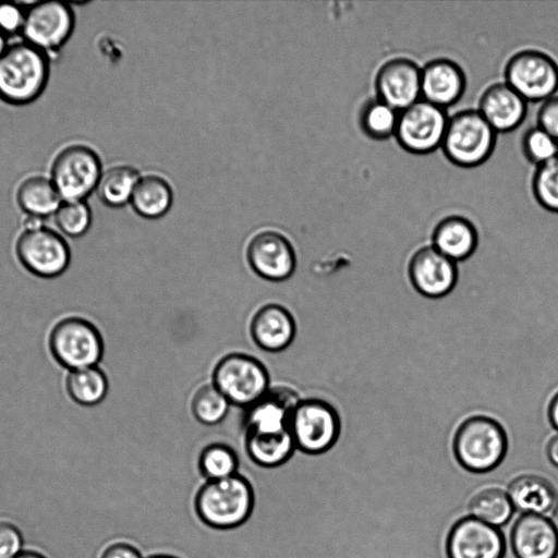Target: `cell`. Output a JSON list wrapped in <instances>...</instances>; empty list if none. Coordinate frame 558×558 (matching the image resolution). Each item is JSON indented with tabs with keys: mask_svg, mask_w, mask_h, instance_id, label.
<instances>
[{
	"mask_svg": "<svg viewBox=\"0 0 558 558\" xmlns=\"http://www.w3.org/2000/svg\"><path fill=\"white\" fill-rule=\"evenodd\" d=\"M194 507L207 526L233 529L250 518L254 507V490L241 473L218 481H205L196 493Z\"/></svg>",
	"mask_w": 558,
	"mask_h": 558,
	"instance_id": "1",
	"label": "cell"
},
{
	"mask_svg": "<svg viewBox=\"0 0 558 558\" xmlns=\"http://www.w3.org/2000/svg\"><path fill=\"white\" fill-rule=\"evenodd\" d=\"M49 77L45 51L24 41L5 48L0 56V99L26 105L44 92Z\"/></svg>",
	"mask_w": 558,
	"mask_h": 558,
	"instance_id": "2",
	"label": "cell"
},
{
	"mask_svg": "<svg viewBox=\"0 0 558 558\" xmlns=\"http://www.w3.org/2000/svg\"><path fill=\"white\" fill-rule=\"evenodd\" d=\"M509 441L501 424L493 417L474 415L464 420L452 439L456 460L473 473H487L506 458Z\"/></svg>",
	"mask_w": 558,
	"mask_h": 558,
	"instance_id": "3",
	"label": "cell"
},
{
	"mask_svg": "<svg viewBox=\"0 0 558 558\" xmlns=\"http://www.w3.org/2000/svg\"><path fill=\"white\" fill-rule=\"evenodd\" d=\"M497 132L477 109H464L449 116L441 150L453 165L474 168L493 154Z\"/></svg>",
	"mask_w": 558,
	"mask_h": 558,
	"instance_id": "4",
	"label": "cell"
},
{
	"mask_svg": "<svg viewBox=\"0 0 558 558\" xmlns=\"http://www.w3.org/2000/svg\"><path fill=\"white\" fill-rule=\"evenodd\" d=\"M288 429L295 448L307 456H320L331 450L341 432L336 409L320 399H303L290 416Z\"/></svg>",
	"mask_w": 558,
	"mask_h": 558,
	"instance_id": "5",
	"label": "cell"
},
{
	"mask_svg": "<svg viewBox=\"0 0 558 558\" xmlns=\"http://www.w3.org/2000/svg\"><path fill=\"white\" fill-rule=\"evenodd\" d=\"M49 349L63 368L77 369L98 364L105 344L94 323L80 316H70L58 320L51 328Z\"/></svg>",
	"mask_w": 558,
	"mask_h": 558,
	"instance_id": "6",
	"label": "cell"
},
{
	"mask_svg": "<svg viewBox=\"0 0 558 558\" xmlns=\"http://www.w3.org/2000/svg\"><path fill=\"white\" fill-rule=\"evenodd\" d=\"M231 404L247 408L269 387V374L256 357L245 353L223 356L213 371V381Z\"/></svg>",
	"mask_w": 558,
	"mask_h": 558,
	"instance_id": "7",
	"label": "cell"
},
{
	"mask_svg": "<svg viewBox=\"0 0 558 558\" xmlns=\"http://www.w3.org/2000/svg\"><path fill=\"white\" fill-rule=\"evenodd\" d=\"M505 82L527 102L544 101L558 89V64L546 52L522 49L506 62Z\"/></svg>",
	"mask_w": 558,
	"mask_h": 558,
	"instance_id": "8",
	"label": "cell"
},
{
	"mask_svg": "<svg viewBox=\"0 0 558 558\" xmlns=\"http://www.w3.org/2000/svg\"><path fill=\"white\" fill-rule=\"evenodd\" d=\"M101 173L97 153L87 145L72 144L54 157L50 180L63 202L84 201L97 187Z\"/></svg>",
	"mask_w": 558,
	"mask_h": 558,
	"instance_id": "9",
	"label": "cell"
},
{
	"mask_svg": "<svg viewBox=\"0 0 558 558\" xmlns=\"http://www.w3.org/2000/svg\"><path fill=\"white\" fill-rule=\"evenodd\" d=\"M448 119L445 109L421 98L399 112L395 137L411 154H429L441 146Z\"/></svg>",
	"mask_w": 558,
	"mask_h": 558,
	"instance_id": "10",
	"label": "cell"
},
{
	"mask_svg": "<svg viewBox=\"0 0 558 558\" xmlns=\"http://www.w3.org/2000/svg\"><path fill=\"white\" fill-rule=\"evenodd\" d=\"M15 253L20 264L40 278L62 275L71 262L66 241L46 227L22 232L15 244Z\"/></svg>",
	"mask_w": 558,
	"mask_h": 558,
	"instance_id": "11",
	"label": "cell"
},
{
	"mask_svg": "<svg viewBox=\"0 0 558 558\" xmlns=\"http://www.w3.org/2000/svg\"><path fill=\"white\" fill-rule=\"evenodd\" d=\"M73 27L74 13L68 3L38 1L27 8L22 33L26 43L46 52L61 47Z\"/></svg>",
	"mask_w": 558,
	"mask_h": 558,
	"instance_id": "12",
	"label": "cell"
},
{
	"mask_svg": "<svg viewBox=\"0 0 558 558\" xmlns=\"http://www.w3.org/2000/svg\"><path fill=\"white\" fill-rule=\"evenodd\" d=\"M506 547L502 527L489 525L469 514L451 526L446 541L448 558H504Z\"/></svg>",
	"mask_w": 558,
	"mask_h": 558,
	"instance_id": "13",
	"label": "cell"
},
{
	"mask_svg": "<svg viewBox=\"0 0 558 558\" xmlns=\"http://www.w3.org/2000/svg\"><path fill=\"white\" fill-rule=\"evenodd\" d=\"M374 85L377 98L401 111L422 98L421 66L412 59L395 57L379 66Z\"/></svg>",
	"mask_w": 558,
	"mask_h": 558,
	"instance_id": "14",
	"label": "cell"
},
{
	"mask_svg": "<svg viewBox=\"0 0 558 558\" xmlns=\"http://www.w3.org/2000/svg\"><path fill=\"white\" fill-rule=\"evenodd\" d=\"M508 537L517 558L558 556V525L551 518L515 512L510 521Z\"/></svg>",
	"mask_w": 558,
	"mask_h": 558,
	"instance_id": "15",
	"label": "cell"
},
{
	"mask_svg": "<svg viewBox=\"0 0 558 558\" xmlns=\"http://www.w3.org/2000/svg\"><path fill=\"white\" fill-rule=\"evenodd\" d=\"M246 256L253 271L269 281L287 280L296 265L295 252L289 240L271 230L262 231L251 239Z\"/></svg>",
	"mask_w": 558,
	"mask_h": 558,
	"instance_id": "16",
	"label": "cell"
},
{
	"mask_svg": "<svg viewBox=\"0 0 558 558\" xmlns=\"http://www.w3.org/2000/svg\"><path fill=\"white\" fill-rule=\"evenodd\" d=\"M409 277L415 290L424 296L438 299L447 295L458 280L456 262L433 245L417 250L409 263Z\"/></svg>",
	"mask_w": 558,
	"mask_h": 558,
	"instance_id": "17",
	"label": "cell"
},
{
	"mask_svg": "<svg viewBox=\"0 0 558 558\" xmlns=\"http://www.w3.org/2000/svg\"><path fill=\"white\" fill-rule=\"evenodd\" d=\"M300 400L298 393L289 387L269 388L262 398L245 408L244 433L266 434L287 430L292 411Z\"/></svg>",
	"mask_w": 558,
	"mask_h": 558,
	"instance_id": "18",
	"label": "cell"
},
{
	"mask_svg": "<svg viewBox=\"0 0 558 558\" xmlns=\"http://www.w3.org/2000/svg\"><path fill=\"white\" fill-rule=\"evenodd\" d=\"M466 87L462 68L447 58H436L421 66L422 99L447 109L460 100Z\"/></svg>",
	"mask_w": 558,
	"mask_h": 558,
	"instance_id": "19",
	"label": "cell"
},
{
	"mask_svg": "<svg viewBox=\"0 0 558 558\" xmlns=\"http://www.w3.org/2000/svg\"><path fill=\"white\" fill-rule=\"evenodd\" d=\"M476 109L497 134L508 133L522 124L527 113V101L502 81L483 90Z\"/></svg>",
	"mask_w": 558,
	"mask_h": 558,
	"instance_id": "20",
	"label": "cell"
},
{
	"mask_svg": "<svg viewBox=\"0 0 558 558\" xmlns=\"http://www.w3.org/2000/svg\"><path fill=\"white\" fill-rule=\"evenodd\" d=\"M506 492L519 514H537L553 519L558 511V488L545 475L521 474L508 484Z\"/></svg>",
	"mask_w": 558,
	"mask_h": 558,
	"instance_id": "21",
	"label": "cell"
},
{
	"mask_svg": "<svg viewBox=\"0 0 558 558\" xmlns=\"http://www.w3.org/2000/svg\"><path fill=\"white\" fill-rule=\"evenodd\" d=\"M250 332L253 341L262 350L280 352L292 343L295 336V322L286 307L270 303L262 306L254 314Z\"/></svg>",
	"mask_w": 558,
	"mask_h": 558,
	"instance_id": "22",
	"label": "cell"
},
{
	"mask_svg": "<svg viewBox=\"0 0 558 558\" xmlns=\"http://www.w3.org/2000/svg\"><path fill=\"white\" fill-rule=\"evenodd\" d=\"M477 242L476 228L463 216H447L433 230L432 245L453 262L469 258L476 250Z\"/></svg>",
	"mask_w": 558,
	"mask_h": 558,
	"instance_id": "23",
	"label": "cell"
},
{
	"mask_svg": "<svg viewBox=\"0 0 558 558\" xmlns=\"http://www.w3.org/2000/svg\"><path fill=\"white\" fill-rule=\"evenodd\" d=\"M247 459L259 468L272 469L287 463L296 448L289 429L279 433H244Z\"/></svg>",
	"mask_w": 558,
	"mask_h": 558,
	"instance_id": "24",
	"label": "cell"
},
{
	"mask_svg": "<svg viewBox=\"0 0 558 558\" xmlns=\"http://www.w3.org/2000/svg\"><path fill=\"white\" fill-rule=\"evenodd\" d=\"M16 201L27 215L41 218L54 214L62 204L51 180L43 175H32L22 181Z\"/></svg>",
	"mask_w": 558,
	"mask_h": 558,
	"instance_id": "25",
	"label": "cell"
},
{
	"mask_svg": "<svg viewBox=\"0 0 558 558\" xmlns=\"http://www.w3.org/2000/svg\"><path fill=\"white\" fill-rule=\"evenodd\" d=\"M172 197V190L166 180L158 175H145L136 183L131 203L140 216L156 219L169 210Z\"/></svg>",
	"mask_w": 558,
	"mask_h": 558,
	"instance_id": "26",
	"label": "cell"
},
{
	"mask_svg": "<svg viewBox=\"0 0 558 558\" xmlns=\"http://www.w3.org/2000/svg\"><path fill=\"white\" fill-rule=\"evenodd\" d=\"M468 514L501 529L512 520L515 510L505 488L490 486L471 498Z\"/></svg>",
	"mask_w": 558,
	"mask_h": 558,
	"instance_id": "27",
	"label": "cell"
},
{
	"mask_svg": "<svg viewBox=\"0 0 558 558\" xmlns=\"http://www.w3.org/2000/svg\"><path fill=\"white\" fill-rule=\"evenodd\" d=\"M109 381L105 372L98 366L72 369L65 377V390L75 403L93 407L107 396Z\"/></svg>",
	"mask_w": 558,
	"mask_h": 558,
	"instance_id": "28",
	"label": "cell"
},
{
	"mask_svg": "<svg viewBox=\"0 0 558 558\" xmlns=\"http://www.w3.org/2000/svg\"><path fill=\"white\" fill-rule=\"evenodd\" d=\"M140 177L136 169L130 166H113L101 173L97 184V194L102 203L119 207L131 201Z\"/></svg>",
	"mask_w": 558,
	"mask_h": 558,
	"instance_id": "29",
	"label": "cell"
},
{
	"mask_svg": "<svg viewBox=\"0 0 558 558\" xmlns=\"http://www.w3.org/2000/svg\"><path fill=\"white\" fill-rule=\"evenodd\" d=\"M197 463L205 481H218L238 474L241 459L232 446L211 442L201 449Z\"/></svg>",
	"mask_w": 558,
	"mask_h": 558,
	"instance_id": "30",
	"label": "cell"
},
{
	"mask_svg": "<svg viewBox=\"0 0 558 558\" xmlns=\"http://www.w3.org/2000/svg\"><path fill=\"white\" fill-rule=\"evenodd\" d=\"M399 112L377 97L371 99L364 104L360 112L362 131L373 140L395 136Z\"/></svg>",
	"mask_w": 558,
	"mask_h": 558,
	"instance_id": "31",
	"label": "cell"
},
{
	"mask_svg": "<svg viewBox=\"0 0 558 558\" xmlns=\"http://www.w3.org/2000/svg\"><path fill=\"white\" fill-rule=\"evenodd\" d=\"M230 402L213 384L201 386L191 401L194 417L202 424L215 425L220 423L228 414Z\"/></svg>",
	"mask_w": 558,
	"mask_h": 558,
	"instance_id": "32",
	"label": "cell"
},
{
	"mask_svg": "<svg viewBox=\"0 0 558 558\" xmlns=\"http://www.w3.org/2000/svg\"><path fill=\"white\" fill-rule=\"evenodd\" d=\"M532 192L543 208L558 213V155L536 166L532 177Z\"/></svg>",
	"mask_w": 558,
	"mask_h": 558,
	"instance_id": "33",
	"label": "cell"
},
{
	"mask_svg": "<svg viewBox=\"0 0 558 558\" xmlns=\"http://www.w3.org/2000/svg\"><path fill=\"white\" fill-rule=\"evenodd\" d=\"M54 221L64 234L77 238L88 230L92 213L84 201L62 202L54 213Z\"/></svg>",
	"mask_w": 558,
	"mask_h": 558,
	"instance_id": "34",
	"label": "cell"
},
{
	"mask_svg": "<svg viewBox=\"0 0 558 558\" xmlns=\"http://www.w3.org/2000/svg\"><path fill=\"white\" fill-rule=\"evenodd\" d=\"M522 150L530 162L539 166L558 155V142L536 125L524 133Z\"/></svg>",
	"mask_w": 558,
	"mask_h": 558,
	"instance_id": "35",
	"label": "cell"
},
{
	"mask_svg": "<svg viewBox=\"0 0 558 558\" xmlns=\"http://www.w3.org/2000/svg\"><path fill=\"white\" fill-rule=\"evenodd\" d=\"M537 126L558 142V96L543 101L537 112Z\"/></svg>",
	"mask_w": 558,
	"mask_h": 558,
	"instance_id": "36",
	"label": "cell"
},
{
	"mask_svg": "<svg viewBox=\"0 0 558 558\" xmlns=\"http://www.w3.org/2000/svg\"><path fill=\"white\" fill-rule=\"evenodd\" d=\"M22 535L9 522H0V558H13L21 553Z\"/></svg>",
	"mask_w": 558,
	"mask_h": 558,
	"instance_id": "37",
	"label": "cell"
},
{
	"mask_svg": "<svg viewBox=\"0 0 558 558\" xmlns=\"http://www.w3.org/2000/svg\"><path fill=\"white\" fill-rule=\"evenodd\" d=\"M24 15L19 3L0 2V29L5 35L22 31Z\"/></svg>",
	"mask_w": 558,
	"mask_h": 558,
	"instance_id": "38",
	"label": "cell"
},
{
	"mask_svg": "<svg viewBox=\"0 0 558 558\" xmlns=\"http://www.w3.org/2000/svg\"><path fill=\"white\" fill-rule=\"evenodd\" d=\"M147 556L138 547L128 541L110 544L100 558H146Z\"/></svg>",
	"mask_w": 558,
	"mask_h": 558,
	"instance_id": "39",
	"label": "cell"
},
{
	"mask_svg": "<svg viewBox=\"0 0 558 558\" xmlns=\"http://www.w3.org/2000/svg\"><path fill=\"white\" fill-rule=\"evenodd\" d=\"M546 457L550 464L558 469V434L547 442Z\"/></svg>",
	"mask_w": 558,
	"mask_h": 558,
	"instance_id": "40",
	"label": "cell"
},
{
	"mask_svg": "<svg viewBox=\"0 0 558 558\" xmlns=\"http://www.w3.org/2000/svg\"><path fill=\"white\" fill-rule=\"evenodd\" d=\"M548 418L553 427L558 430V392L553 397L548 405Z\"/></svg>",
	"mask_w": 558,
	"mask_h": 558,
	"instance_id": "41",
	"label": "cell"
},
{
	"mask_svg": "<svg viewBox=\"0 0 558 558\" xmlns=\"http://www.w3.org/2000/svg\"><path fill=\"white\" fill-rule=\"evenodd\" d=\"M23 227L25 229L24 231H32L40 229L45 226L41 217L27 215L23 220Z\"/></svg>",
	"mask_w": 558,
	"mask_h": 558,
	"instance_id": "42",
	"label": "cell"
},
{
	"mask_svg": "<svg viewBox=\"0 0 558 558\" xmlns=\"http://www.w3.org/2000/svg\"><path fill=\"white\" fill-rule=\"evenodd\" d=\"M13 558H45V557L35 551H23Z\"/></svg>",
	"mask_w": 558,
	"mask_h": 558,
	"instance_id": "43",
	"label": "cell"
},
{
	"mask_svg": "<svg viewBox=\"0 0 558 558\" xmlns=\"http://www.w3.org/2000/svg\"><path fill=\"white\" fill-rule=\"evenodd\" d=\"M7 35L0 29V56L7 48Z\"/></svg>",
	"mask_w": 558,
	"mask_h": 558,
	"instance_id": "44",
	"label": "cell"
},
{
	"mask_svg": "<svg viewBox=\"0 0 558 558\" xmlns=\"http://www.w3.org/2000/svg\"><path fill=\"white\" fill-rule=\"evenodd\" d=\"M146 558H179V557L169 555V554H153L150 556H147Z\"/></svg>",
	"mask_w": 558,
	"mask_h": 558,
	"instance_id": "45",
	"label": "cell"
}]
</instances>
